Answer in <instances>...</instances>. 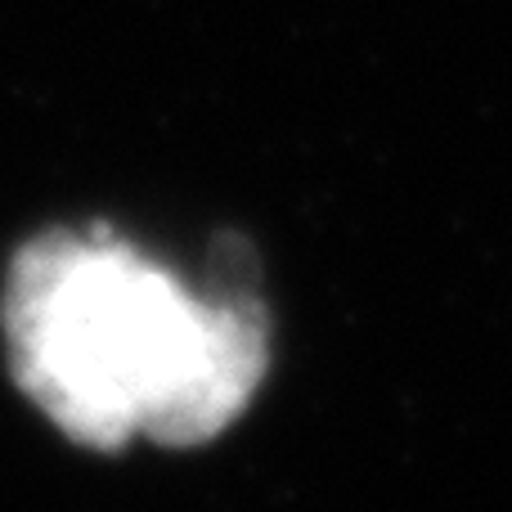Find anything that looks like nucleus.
<instances>
[{"instance_id": "f257e3e1", "label": "nucleus", "mask_w": 512, "mask_h": 512, "mask_svg": "<svg viewBox=\"0 0 512 512\" xmlns=\"http://www.w3.org/2000/svg\"><path fill=\"white\" fill-rule=\"evenodd\" d=\"M0 328L23 396L77 445L117 450L216 436L261 382L265 328L248 301L189 292L117 234L54 230L14 256Z\"/></svg>"}]
</instances>
